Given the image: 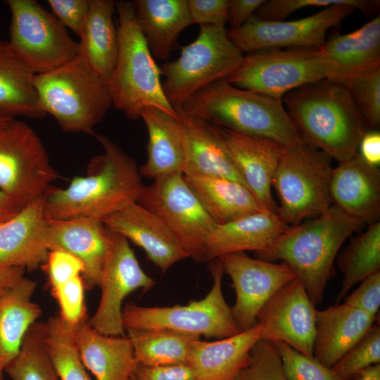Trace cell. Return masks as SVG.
<instances>
[{"label":"cell","instance_id":"obj_1","mask_svg":"<svg viewBox=\"0 0 380 380\" xmlns=\"http://www.w3.org/2000/svg\"><path fill=\"white\" fill-rule=\"evenodd\" d=\"M94 136L103 153L92 158L87 176L74 177L65 189H48L44 201L49 219L102 220L137 202L142 194L145 186L134 160L107 137Z\"/></svg>","mask_w":380,"mask_h":380},{"label":"cell","instance_id":"obj_2","mask_svg":"<svg viewBox=\"0 0 380 380\" xmlns=\"http://www.w3.org/2000/svg\"><path fill=\"white\" fill-rule=\"evenodd\" d=\"M282 101L303 143L339 163L357 153L366 122L345 86L323 79L289 91Z\"/></svg>","mask_w":380,"mask_h":380},{"label":"cell","instance_id":"obj_3","mask_svg":"<svg viewBox=\"0 0 380 380\" xmlns=\"http://www.w3.org/2000/svg\"><path fill=\"white\" fill-rule=\"evenodd\" d=\"M363 223L333 205L307 222L289 227L259 259L281 260L289 265L303 283L316 306L334 275V262L343 242Z\"/></svg>","mask_w":380,"mask_h":380},{"label":"cell","instance_id":"obj_4","mask_svg":"<svg viewBox=\"0 0 380 380\" xmlns=\"http://www.w3.org/2000/svg\"><path fill=\"white\" fill-rule=\"evenodd\" d=\"M180 108L210 125L266 139L285 147L303 143L282 99L215 82Z\"/></svg>","mask_w":380,"mask_h":380},{"label":"cell","instance_id":"obj_5","mask_svg":"<svg viewBox=\"0 0 380 380\" xmlns=\"http://www.w3.org/2000/svg\"><path fill=\"white\" fill-rule=\"evenodd\" d=\"M115 11L118 52L108 82L112 106L130 120L140 118L142 110L148 106L177 116L165 96L160 68L139 26L131 2L116 1Z\"/></svg>","mask_w":380,"mask_h":380},{"label":"cell","instance_id":"obj_6","mask_svg":"<svg viewBox=\"0 0 380 380\" xmlns=\"http://www.w3.org/2000/svg\"><path fill=\"white\" fill-rule=\"evenodd\" d=\"M39 105L67 132L94 134L112 106L108 83L80 56L51 70L35 74Z\"/></svg>","mask_w":380,"mask_h":380},{"label":"cell","instance_id":"obj_7","mask_svg":"<svg viewBox=\"0 0 380 380\" xmlns=\"http://www.w3.org/2000/svg\"><path fill=\"white\" fill-rule=\"evenodd\" d=\"M243 56L224 26L201 25L197 38L182 48L180 56L159 67L165 97L175 108L180 107L198 91L227 79Z\"/></svg>","mask_w":380,"mask_h":380},{"label":"cell","instance_id":"obj_8","mask_svg":"<svg viewBox=\"0 0 380 380\" xmlns=\"http://www.w3.org/2000/svg\"><path fill=\"white\" fill-rule=\"evenodd\" d=\"M331 158L310 145L286 147L272 179L279 199L277 213L290 227L318 216L332 205Z\"/></svg>","mask_w":380,"mask_h":380},{"label":"cell","instance_id":"obj_9","mask_svg":"<svg viewBox=\"0 0 380 380\" xmlns=\"http://www.w3.org/2000/svg\"><path fill=\"white\" fill-rule=\"evenodd\" d=\"M319 48H272L246 53L227 78L233 86L282 99L289 91L333 75Z\"/></svg>","mask_w":380,"mask_h":380},{"label":"cell","instance_id":"obj_10","mask_svg":"<svg viewBox=\"0 0 380 380\" xmlns=\"http://www.w3.org/2000/svg\"><path fill=\"white\" fill-rule=\"evenodd\" d=\"M217 259L210 267L213 279L212 287L203 298L171 307H145L129 303L122 311L125 331L167 329L219 339L239 333L232 307L222 293L224 269L221 260Z\"/></svg>","mask_w":380,"mask_h":380},{"label":"cell","instance_id":"obj_11","mask_svg":"<svg viewBox=\"0 0 380 380\" xmlns=\"http://www.w3.org/2000/svg\"><path fill=\"white\" fill-rule=\"evenodd\" d=\"M58 175L37 134L10 118L0 125V190L21 208L44 197Z\"/></svg>","mask_w":380,"mask_h":380},{"label":"cell","instance_id":"obj_12","mask_svg":"<svg viewBox=\"0 0 380 380\" xmlns=\"http://www.w3.org/2000/svg\"><path fill=\"white\" fill-rule=\"evenodd\" d=\"M13 49L34 74L51 71L77 56V42L51 12L34 0H6Z\"/></svg>","mask_w":380,"mask_h":380},{"label":"cell","instance_id":"obj_13","mask_svg":"<svg viewBox=\"0 0 380 380\" xmlns=\"http://www.w3.org/2000/svg\"><path fill=\"white\" fill-rule=\"evenodd\" d=\"M138 203L158 215L189 257L205 261V246L216 223L186 183L182 172L157 178L146 186Z\"/></svg>","mask_w":380,"mask_h":380},{"label":"cell","instance_id":"obj_14","mask_svg":"<svg viewBox=\"0 0 380 380\" xmlns=\"http://www.w3.org/2000/svg\"><path fill=\"white\" fill-rule=\"evenodd\" d=\"M355 10L348 4H337L293 20H265L253 15L241 27L230 28L227 34L243 53L272 48H319L328 31Z\"/></svg>","mask_w":380,"mask_h":380},{"label":"cell","instance_id":"obj_15","mask_svg":"<svg viewBox=\"0 0 380 380\" xmlns=\"http://www.w3.org/2000/svg\"><path fill=\"white\" fill-rule=\"evenodd\" d=\"M106 229L109 246L99 285L101 298L88 322L103 334L125 336L122 322L124 299L137 289H141L145 292L151 290L156 282L141 269L128 240L123 235Z\"/></svg>","mask_w":380,"mask_h":380},{"label":"cell","instance_id":"obj_16","mask_svg":"<svg viewBox=\"0 0 380 380\" xmlns=\"http://www.w3.org/2000/svg\"><path fill=\"white\" fill-rule=\"evenodd\" d=\"M219 259L235 290L232 311L240 331L253 327L259 312L270 298L297 277L285 263L252 258L243 252L226 254Z\"/></svg>","mask_w":380,"mask_h":380},{"label":"cell","instance_id":"obj_17","mask_svg":"<svg viewBox=\"0 0 380 380\" xmlns=\"http://www.w3.org/2000/svg\"><path fill=\"white\" fill-rule=\"evenodd\" d=\"M317 309L297 277L265 303L257 316L262 328V339L284 342L313 357Z\"/></svg>","mask_w":380,"mask_h":380},{"label":"cell","instance_id":"obj_18","mask_svg":"<svg viewBox=\"0 0 380 380\" xmlns=\"http://www.w3.org/2000/svg\"><path fill=\"white\" fill-rule=\"evenodd\" d=\"M101 222L144 249L148 259L162 272L189 258L163 221L137 202L104 217Z\"/></svg>","mask_w":380,"mask_h":380},{"label":"cell","instance_id":"obj_19","mask_svg":"<svg viewBox=\"0 0 380 380\" xmlns=\"http://www.w3.org/2000/svg\"><path fill=\"white\" fill-rule=\"evenodd\" d=\"M217 127L248 189L265 210L277 213L271 188L279 161L286 147L266 139Z\"/></svg>","mask_w":380,"mask_h":380},{"label":"cell","instance_id":"obj_20","mask_svg":"<svg viewBox=\"0 0 380 380\" xmlns=\"http://www.w3.org/2000/svg\"><path fill=\"white\" fill-rule=\"evenodd\" d=\"M48 223L42 197L1 224L0 269L32 270L45 262L49 252Z\"/></svg>","mask_w":380,"mask_h":380},{"label":"cell","instance_id":"obj_21","mask_svg":"<svg viewBox=\"0 0 380 380\" xmlns=\"http://www.w3.org/2000/svg\"><path fill=\"white\" fill-rule=\"evenodd\" d=\"M330 194L333 205L364 223L380 217V171L357 153L333 169Z\"/></svg>","mask_w":380,"mask_h":380},{"label":"cell","instance_id":"obj_22","mask_svg":"<svg viewBox=\"0 0 380 380\" xmlns=\"http://www.w3.org/2000/svg\"><path fill=\"white\" fill-rule=\"evenodd\" d=\"M49 251L62 250L82 260L85 288L99 286L102 267L108 249L107 229L101 220L89 217L49 219Z\"/></svg>","mask_w":380,"mask_h":380},{"label":"cell","instance_id":"obj_23","mask_svg":"<svg viewBox=\"0 0 380 380\" xmlns=\"http://www.w3.org/2000/svg\"><path fill=\"white\" fill-rule=\"evenodd\" d=\"M333 63L328 79L343 86L380 68V15L348 34H334L319 48Z\"/></svg>","mask_w":380,"mask_h":380},{"label":"cell","instance_id":"obj_24","mask_svg":"<svg viewBox=\"0 0 380 380\" xmlns=\"http://www.w3.org/2000/svg\"><path fill=\"white\" fill-rule=\"evenodd\" d=\"M289 227L278 213L268 210L216 224L205 242V261L246 251L262 253Z\"/></svg>","mask_w":380,"mask_h":380},{"label":"cell","instance_id":"obj_25","mask_svg":"<svg viewBox=\"0 0 380 380\" xmlns=\"http://www.w3.org/2000/svg\"><path fill=\"white\" fill-rule=\"evenodd\" d=\"M72 329L82 362L96 380H130L138 362L127 335L100 333L89 324L88 318Z\"/></svg>","mask_w":380,"mask_h":380},{"label":"cell","instance_id":"obj_26","mask_svg":"<svg viewBox=\"0 0 380 380\" xmlns=\"http://www.w3.org/2000/svg\"><path fill=\"white\" fill-rule=\"evenodd\" d=\"M175 109L182 124L185 141L183 174L221 177L246 186L232 160L219 128L187 113L180 107Z\"/></svg>","mask_w":380,"mask_h":380},{"label":"cell","instance_id":"obj_27","mask_svg":"<svg viewBox=\"0 0 380 380\" xmlns=\"http://www.w3.org/2000/svg\"><path fill=\"white\" fill-rule=\"evenodd\" d=\"M377 316L346 303L316 312L313 357L331 367L372 327Z\"/></svg>","mask_w":380,"mask_h":380},{"label":"cell","instance_id":"obj_28","mask_svg":"<svg viewBox=\"0 0 380 380\" xmlns=\"http://www.w3.org/2000/svg\"><path fill=\"white\" fill-rule=\"evenodd\" d=\"M148 134L146 162L140 175L153 180L176 172H184L186 148L179 116L158 108H144L141 114Z\"/></svg>","mask_w":380,"mask_h":380},{"label":"cell","instance_id":"obj_29","mask_svg":"<svg viewBox=\"0 0 380 380\" xmlns=\"http://www.w3.org/2000/svg\"><path fill=\"white\" fill-rule=\"evenodd\" d=\"M262 328L256 323L249 329L215 341H198L189 364L198 380H235L248 362L253 346L262 339Z\"/></svg>","mask_w":380,"mask_h":380},{"label":"cell","instance_id":"obj_30","mask_svg":"<svg viewBox=\"0 0 380 380\" xmlns=\"http://www.w3.org/2000/svg\"><path fill=\"white\" fill-rule=\"evenodd\" d=\"M154 58L167 60L181 32L192 24L187 0L130 1Z\"/></svg>","mask_w":380,"mask_h":380},{"label":"cell","instance_id":"obj_31","mask_svg":"<svg viewBox=\"0 0 380 380\" xmlns=\"http://www.w3.org/2000/svg\"><path fill=\"white\" fill-rule=\"evenodd\" d=\"M116 1L90 0L89 13L77 42V55L108 83L118 52L117 27L113 21Z\"/></svg>","mask_w":380,"mask_h":380},{"label":"cell","instance_id":"obj_32","mask_svg":"<svg viewBox=\"0 0 380 380\" xmlns=\"http://www.w3.org/2000/svg\"><path fill=\"white\" fill-rule=\"evenodd\" d=\"M184 177L216 224L266 210L245 185L236 181L198 174H185Z\"/></svg>","mask_w":380,"mask_h":380},{"label":"cell","instance_id":"obj_33","mask_svg":"<svg viewBox=\"0 0 380 380\" xmlns=\"http://www.w3.org/2000/svg\"><path fill=\"white\" fill-rule=\"evenodd\" d=\"M36 283L23 277L0 296V370L18 354L23 339L42 313L32 301Z\"/></svg>","mask_w":380,"mask_h":380},{"label":"cell","instance_id":"obj_34","mask_svg":"<svg viewBox=\"0 0 380 380\" xmlns=\"http://www.w3.org/2000/svg\"><path fill=\"white\" fill-rule=\"evenodd\" d=\"M34 75L9 42L0 40V116L41 118L46 115L33 84Z\"/></svg>","mask_w":380,"mask_h":380},{"label":"cell","instance_id":"obj_35","mask_svg":"<svg viewBox=\"0 0 380 380\" xmlns=\"http://www.w3.org/2000/svg\"><path fill=\"white\" fill-rule=\"evenodd\" d=\"M138 364L163 366L189 363L196 335L167 329H127Z\"/></svg>","mask_w":380,"mask_h":380},{"label":"cell","instance_id":"obj_36","mask_svg":"<svg viewBox=\"0 0 380 380\" xmlns=\"http://www.w3.org/2000/svg\"><path fill=\"white\" fill-rule=\"evenodd\" d=\"M338 265L343 274L336 296L338 304L356 284L380 271V222L369 224L366 232L354 238L338 256Z\"/></svg>","mask_w":380,"mask_h":380},{"label":"cell","instance_id":"obj_37","mask_svg":"<svg viewBox=\"0 0 380 380\" xmlns=\"http://www.w3.org/2000/svg\"><path fill=\"white\" fill-rule=\"evenodd\" d=\"M42 331L59 380H92L79 355L72 325L58 315L42 322Z\"/></svg>","mask_w":380,"mask_h":380},{"label":"cell","instance_id":"obj_38","mask_svg":"<svg viewBox=\"0 0 380 380\" xmlns=\"http://www.w3.org/2000/svg\"><path fill=\"white\" fill-rule=\"evenodd\" d=\"M4 372L12 380H59L46 348L42 322L30 327L18 354Z\"/></svg>","mask_w":380,"mask_h":380},{"label":"cell","instance_id":"obj_39","mask_svg":"<svg viewBox=\"0 0 380 380\" xmlns=\"http://www.w3.org/2000/svg\"><path fill=\"white\" fill-rule=\"evenodd\" d=\"M380 362V327L373 324L364 336L332 367L348 379L360 370Z\"/></svg>","mask_w":380,"mask_h":380},{"label":"cell","instance_id":"obj_40","mask_svg":"<svg viewBox=\"0 0 380 380\" xmlns=\"http://www.w3.org/2000/svg\"><path fill=\"white\" fill-rule=\"evenodd\" d=\"M273 343L279 351L282 369L288 380H346L314 357L304 355L284 342Z\"/></svg>","mask_w":380,"mask_h":380},{"label":"cell","instance_id":"obj_41","mask_svg":"<svg viewBox=\"0 0 380 380\" xmlns=\"http://www.w3.org/2000/svg\"><path fill=\"white\" fill-rule=\"evenodd\" d=\"M337 4H348L362 12L371 13L379 6L373 0H270L265 1L253 16L265 20H284L291 13L308 7L326 8Z\"/></svg>","mask_w":380,"mask_h":380},{"label":"cell","instance_id":"obj_42","mask_svg":"<svg viewBox=\"0 0 380 380\" xmlns=\"http://www.w3.org/2000/svg\"><path fill=\"white\" fill-rule=\"evenodd\" d=\"M235 380H288L274 343L263 339L258 341L250 352L247 365Z\"/></svg>","mask_w":380,"mask_h":380},{"label":"cell","instance_id":"obj_43","mask_svg":"<svg viewBox=\"0 0 380 380\" xmlns=\"http://www.w3.org/2000/svg\"><path fill=\"white\" fill-rule=\"evenodd\" d=\"M367 125H380V68L361 75L345 86Z\"/></svg>","mask_w":380,"mask_h":380},{"label":"cell","instance_id":"obj_44","mask_svg":"<svg viewBox=\"0 0 380 380\" xmlns=\"http://www.w3.org/2000/svg\"><path fill=\"white\" fill-rule=\"evenodd\" d=\"M45 262L51 289L78 276L83 277L84 272L82 260L65 251H50Z\"/></svg>","mask_w":380,"mask_h":380},{"label":"cell","instance_id":"obj_45","mask_svg":"<svg viewBox=\"0 0 380 380\" xmlns=\"http://www.w3.org/2000/svg\"><path fill=\"white\" fill-rule=\"evenodd\" d=\"M48 4L58 20L79 37L89 13L90 0H48Z\"/></svg>","mask_w":380,"mask_h":380},{"label":"cell","instance_id":"obj_46","mask_svg":"<svg viewBox=\"0 0 380 380\" xmlns=\"http://www.w3.org/2000/svg\"><path fill=\"white\" fill-rule=\"evenodd\" d=\"M360 285L349 296L344 303L377 316L380 306V271L360 281Z\"/></svg>","mask_w":380,"mask_h":380},{"label":"cell","instance_id":"obj_47","mask_svg":"<svg viewBox=\"0 0 380 380\" xmlns=\"http://www.w3.org/2000/svg\"><path fill=\"white\" fill-rule=\"evenodd\" d=\"M192 24L224 26L229 0H187Z\"/></svg>","mask_w":380,"mask_h":380},{"label":"cell","instance_id":"obj_48","mask_svg":"<svg viewBox=\"0 0 380 380\" xmlns=\"http://www.w3.org/2000/svg\"><path fill=\"white\" fill-rule=\"evenodd\" d=\"M134 376L137 380H198L189 363L155 367L138 364Z\"/></svg>","mask_w":380,"mask_h":380},{"label":"cell","instance_id":"obj_49","mask_svg":"<svg viewBox=\"0 0 380 380\" xmlns=\"http://www.w3.org/2000/svg\"><path fill=\"white\" fill-rule=\"evenodd\" d=\"M264 0H229L228 22L231 28L243 25L265 3Z\"/></svg>","mask_w":380,"mask_h":380},{"label":"cell","instance_id":"obj_50","mask_svg":"<svg viewBox=\"0 0 380 380\" xmlns=\"http://www.w3.org/2000/svg\"><path fill=\"white\" fill-rule=\"evenodd\" d=\"M362 159L368 164L379 167L380 164V133L378 131L365 132L359 146Z\"/></svg>","mask_w":380,"mask_h":380},{"label":"cell","instance_id":"obj_51","mask_svg":"<svg viewBox=\"0 0 380 380\" xmlns=\"http://www.w3.org/2000/svg\"><path fill=\"white\" fill-rule=\"evenodd\" d=\"M25 270L20 267L0 269V296L24 277Z\"/></svg>","mask_w":380,"mask_h":380},{"label":"cell","instance_id":"obj_52","mask_svg":"<svg viewBox=\"0 0 380 380\" xmlns=\"http://www.w3.org/2000/svg\"><path fill=\"white\" fill-rule=\"evenodd\" d=\"M21 209L23 208L0 190V224L15 216Z\"/></svg>","mask_w":380,"mask_h":380},{"label":"cell","instance_id":"obj_53","mask_svg":"<svg viewBox=\"0 0 380 380\" xmlns=\"http://www.w3.org/2000/svg\"><path fill=\"white\" fill-rule=\"evenodd\" d=\"M346 380H380V364L366 367Z\"/></svg>","mask_w":380,"mask_h":380},{"label":"cell","instance_id":"obj_54","mask_svg":"<svg viewBox=\"0 0 380 380\" xmlns=\"http://www.w3.org/2000/svg\"><path fill=\"white\" fill-rule=\"evenodd\" d=\"M10 118H4V117L0 116V125Z\"/></svg>","mask_w":380,"mask_h":380},{"label":"cell","instance_id":"obj_55","mask_svg":"<svg viewBox=\"0 0 380 380\" xmlns=\"http://www.w3.org/2000/svg\"><path fill=\"white\" fill-rule=\"evenodd\" d=\"M3 371L0 370V380H4V375H3Z\"/></svg>","mask_w":380,"mask_h":380},{"label":"cell","instance_id":"obj_56","mask_svg":"<svg viewBox=\"0 0 380 380\" xmlns=\"http://www.w3.org/2000/svg\"><path fill=\"white\" fill-rule=\"evenodd\" d=\"M130 380H137L133 375V376L130 379Z\"/></svg>","mask_w":380,"mask_h":380}]
</instances>
